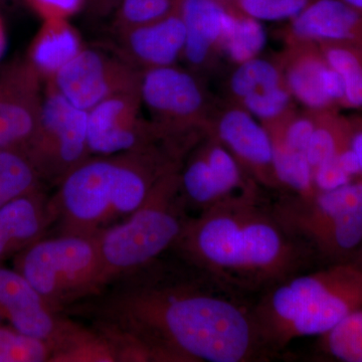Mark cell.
Masks as SVG:
<instances>
[{
    "label": "cell",
    "instance_id": "3",
    "mask_svg": "<svg viewBox=\"0 0 362 362\" xmlns=\"http://www.w3.org/2000/svg\"><path fill=\"white\" fill-rule=\"evenodd\" d=\"M187 152L163 142L138 151L90 156L49 197L57 233L97 235L131 216Z\"/></svg>",
    "mask_w": 362,
    "mask_h": 362
},
{
    "label": "cell",
    "instance_id": "36",
    "mask_svg": "<svg viewBox=\"0 0 362 362\" xmlns=\"http://www.w3.org/2000/svg\"><path fill=\"white\" fill-rule=\"evenodd\" d=\"M349 261L356 264V265L359 267V268H361L362 270V246L359 247L358 251H357L356 254L354 255V257H352Z\"/></svg>",
    "mask_w": 362,
    "mask_h": 362
},
{
    "label": "cell",
    "instance_id": "1",
    "mask_svg": "<svg viewBox=\"0 0 362 362\" xmlns=\"http://www.w3.org/2000/svg\"><path fill=\"white\" fill-rule=\"evenodd\" d=\"M157 261L65 312L109 324L146 342L163 362L267 361L250 299L199 272Z\"/></svg>",
    "mask_w": 362,
    "mask_h": 362
},
{
    "label": "cell",
    "instance_id": "15",
    "mask_svg": "<svg viewBox=\"0 0 362 362\" xmlns=\"http://www.w3.org/2000/svg\"><path fill=\"white\" fill-rule=\"evenodd\" d=\"M42 77L28 59L0 70V150H25L39 124Z\"/></svg>",
    "mask_w": 362,
    "mask_h": 362
},
{
    "label": "cell",
    "instance_id": "18",
    "mask_svg": "<svg viewBox=\"0 0 362 362\" xmlns=\"http://www.w3.org/2000/svg\"><path fill=\"white\" fill-rule=\"evenodd\" d=\"M181 16L187 28L182 58L195 74L213 70L223 57L233 13L214 0H183Z\"/></svg>",
    "mask_w": 362,
    "mask_h": 362
},
{
    "label": "cell",
    "instance_id": "12",
    "mask_svg": "<svg viewBox=\"0 0 362 362\" xmlns=\"http://www.w3.org/2000/svg\"><path fill=\"white\" fill-rule=\"evenodd\" d=\"M142 107L138 88L114 95L88 112L90 156L138 151L168 142L151 121L142 116Z\"/></svg>",
    "mask_w": 362,
    "mask_h": 362
},
{
    "label": "cell",
    "instance_id": "8",
    "mask_svg": "<svg viewBox=\"0 0 362 362\" xmlns=\"http://www.w3.org/2000/svg\"><path fill=\"white\" fill-rule=\"evenodd\" d=\"M142 106L164 140L190 149L209 134L218 102L199 75L176 65L142 71Z\"/></svg>",
    "mask_w": 362,
    "mask_h": 362
},
{
    "label": "cell",
    "instance_id": "5",
    "mask_svg": "<svg viewBox=\"0 0 362 362\" xmlns=\"http://www.w3.org/2000/svg\"><path fill=\"white\" fill-rule=\"evenodd\" d=\"M178 171L180 168L163 176L146 201L126 220L98 233L96 295L120 279L156 263L175 246L192 216L181 197Z\"/></svg>",
    "mask_w": 362,
    "mask_h": 362
},
{
    "label": "cell",
    "instance_id": "6",
    "mask_svg": "<svg viewBox=\"0 0 362 362\" xmlns=\"http://www.w3.org/2000/svg\"><path fill=\"white\" fill-rule=\"evenodd\" d=\"M274 209L317 259L349 261L362 246V178L310 197L279 194Z\"/></svg>",
    "mask_w": 362,
    "mask_h": 362
},
{
    "label": "cell",
    "instance_id": "27",
    "mask_svg": "<svg viewBox=\"0 0 362 362\" xmlns=\"http://www.w3.org/2000/svg\"><path fill=\"white\" fill-rule=\"evenodd\" d=\"M266 45V32L261 21L239 13L233 21L223 45V57L233 65L259 56Z\"/></svg>",
    "mask_w": 362,
    "mask_h": 362
},
{
    "label": "cell",
    "instance_id": "33",
    "mask_svg": "<svg viewBox=\"0 0 362 362\" xmlns=\"http://www.w3.org/2000/svg\"><path fill=\"white\" fill-rule=\"evenodd\" d=\"M352 149L356 153L359 171H361L358 177L362 178V118L361 117H356V133L352 141Z\"/></svg>",
    "mask_w": 362,
    "mask_h": 362
},
{
    "label": "cell",
    "instance_id": "38",
    "mask_svg": "<svg viewBox=\"0 0 362 362\" xmlns=\"http://www.w3.org/2000/svg\"><path fill=\"white\" fill-rule=\"evenodd\" d=\"M86 1L89 2L90 8H92V7L94 6L95 2H96V0H86Z\"/></svg>",
    "mask_w": 362,
    "mask_h": 362
},
{
    "label": "cell",
    "instance_id": "22",
    "mask_svg": "<svg viewBox=\"0 0 362 362\" xmlns=\"http://www.w3.org/2000/svg\"><path fill=\"white\" fill-rule=\"evenodd\" d=\"M315 127L307 145L306 156L312 173L328 164L340 163L350 173L347 154L352 150L356 117L343 115L339 109L314 111Z\"/></svg>",
    "mask_w": 362,
    "mask_h": 362
},
{
    "label": "cell",
    "instance_id": "13",
    "mask_svg": "<svg viewBox=\"0 0 362 362\" xmlns=\"http://www.w3.org/2000/svg\"><path fill=\"white\" fill-rule=\"evenodd\" d=\"M209 134L226 147L245 173L265 190L285 194L274 165L268 131L252 114L230 102L216 103Z\"/></svg>",
    "mask_w": 362,
    "mask_h": 362
},
{
    "label": "cell",
    "instance_id": "9",
    "mask_svg": "<svg viewBox=\"0 0 362 362\" xmlns=\"http://www.w3.org/2000/svg\"><path fill=\"white\" fill-rule=\"evenodd\" d=\"M37 130L23 152L40 180L58 185L66 175L89 158L88 112L71 104L47 81Z\"/></svg>",
    "mask_w": 362,
    "mask_h": 362
},
{
    "label": "cell",
    "instance_id": "32",
    "mask_svg": "<svg viewBox=\"0 0 362 362\" xmlns=\"http://www.w3.org/2000/svg\"><path fill=\"white\" fill-rule=\"evenodd\" d=\"M45 20L66 18L82 8L86 0H30Z\"/></svg>",
    "mask_w": 362,
    "mask_h": 362
},
{
    "label": "cell",
    "instance_id": "31",
    "mask_svg": "<svg viewBox=\"0 0 362 362\" xmlns=\"http://www.w3.org/2000/svg\"><path fill=\"white\" fill-rule=\"evenodd\" d=\"M315 0H237L235 13L259 21H292Z\"/></svg>",
    "mask_w": 362,
    "mask_h": 362
},
{
    "label": "cell",
    "instance_id": "34",
    "mask_svg": "<svg viewBox=\"0 0 362 362\" xmlns=\"http://www.w3.org/2000/svg\"><path fill=\"white\" fill-rule=\"evenodd\" d=\"M122 1L123 0H96L92 9L97 13H109L114 9L117 11Z\"/></svg>",
    "mask_w": 362,
    "mask_h": 362
},
{
    "label": "cell",
    "instance_id": "23",
    "mask_svg": "<svg viewBox=\"0 0 362 362\" xmlns=\"http://www.w3.org/2000/svg\"><path fill=\"white\" fill-rule=\"evenodd\" d=\"M82 49L77 32L66 18H49L33 40L26 59L42 78L49 80Z\"/></svg>",
    "mask_w": 362,
    "mask_h": 362
},
{
    "label": "cell",
    "instance_id": "14",
    "mask_svg": "<svg viewBox=\"0 0 362 362\" xmlns=\"http://www.w3.org/2000/svg\"><path fill=\"white\" fill-rule=\"evenodd\" d=\"M285 42L276 59L295 101L312 111L342 110L341 78L326 61L319 45L298 39H285Z\"/></svg>",
    "mask_w": 362,
    "mask_h": 362
},
{
    "label": "cell",
    "instance_id": "4",
    "mask_svg": "<svg viewBox=\"0 0 362 362\" xmlns=\"http://www.w3.org/2000/svg\"><path fill=\"white\" fill-rule=\"evenodd\" d=\"M252 305L274 357L293 340L322 337L362 308V270L346 261L303 272L262 293Z\"/></svg>",
    "mask_w": 362,
    "mask_h": 362
},
{
    "label": "cell",
    "instance_id": "26",
    "mask_svg": "<svg viewBox=\"0 0 362 362\" xmlns=\"http://www.w3.org/2000/svg\"><path fill=\"white\" fill-rule=\"evenodd\" d=\"M42 185L39 173L23 150H0V207Z\"/></svg>",
    "mask_w": 362,
    "mask_h": 362
},
{
    "label": "cell",
    "instance_id": "2",
    "mask_svg": "<svg viewBox=\"0 0 362 362\" xmlns=\"http://www.w3.org/2000/svg\"><path fill=\"white\" fill-rule=\"evenodd\" d=\"M171 250L189 268L247 299L317 261L258 185L192 216Z\"/></svg>",
    "mask_w": 362,
    "mask_h": 362
},
{
    "label": "cell",
    "instance_id": "7",
    "mask_svg": "<svg viewBox=\"0 0 362 362\" xmlns=\"http://www.w3.org/2000/svg\"><path fill=\"white\" fill-rule=\"evenodd\" d=\"M20 272L54 310L96 295L100 273L97 235L56 233L37 240L16 255Z\"/></svg>",
    "mask_w": 362,
    "mask_h": 362
},
{
    "label": "cell",
    "instance_id": "17",
    "mask_svg": "<svg viewBox=\"0 0 362 362\" xmlns=\"http://www.w3.org/2000/svg\"><path fill=\"white\" fill-rule=\"evenodd\" d=\"M0 317L9 325L52 346L71 319L54 310L18 270L0 265Z\"/></svg>",
    "mask_w": 362,
    "mask_h": 362
},
{
    "label": "cell",
    "instance_id": "21",
    "mask_svg": "<svg viewBox=\"0 0 362 362\" xmlns=\"http://www.w3.org/2000/svg\"><path fill=\"white\" fill-rule=\"evenodd\" d=\"M52 228L49 197L42 187L0 207V262L45 237Z\"/></svg>",
    "mask_w": 362,
    "mask_h": 362
},
{
    "label": "cell",
    "instance_id": "30",
    "mask_svg": "<svg viewBox=\"0 0 362 362\" xmlns=\"http://www.w3.org/2000/svg\"><path fill=\"white\" fill-rule=\"evenodd\" d=\"M51 357L49 342L0 324V362H49Z\"/></svg>",
    "mask_w": 362,
    "mask_h": 362
},
{
    "label": "cell",
    "instance_id": "29",
    "mask_svg": "<svg viewBox=\"0 0 362 362\" xmlns=\"http://www.w3.org/2000/svg\"><path fill=\"white\" fill-rule=\"evenodd\" d=\"M183 0H123L117 8V33L180 13Z\"/></svg>",
    "mask_w": 362,
    "mask_h": 362
},
{
    "label": "cell",
    "instance_id": "35",
    "mask_svg": "<svg viewBox=\"0 0 362 362\" xmlns=\"http://www.w3.org/2000/svg\"><path fill=\"white\" fill-rule=\"evenodd\" d=\"M4 49H6V33H4L2 21L0 20V58L4 54Z\"/></svg>",
    "mask_w": 362,
    "mask_h": 362
},
{
    "label": "cell",
    "instance_id": "25",
    "mask_svg": "<svg viewBox=\"0 0 362 362\" xmlns=\"http://www.w3.org/2000/svg\"><path fill=\"white\" fill-rule=\"evenodd\" d=\"M326 61L343 85L342 109L362 111V47L337 42H318Z\"/></svg>",
    "mask_w": 362,
    "mask_h": 362
},
{
    "label": "cell",
    "instance_id": "28",
    "mask_svg": "<svg viewBox=\"0 0 362 362\" xmlns=\"http://www.w3.org/2000/svg\"><path fill=\"white\" fill-rule=\"evenodd\" d=\"M321 340L324 351L337 361L362 362V308L345 317Z\"/></svg>",
    "mask_w": 362,
    "mask_h": 362
},
{
    "label": "cell",
    "instance_id": "37",
    "mask_svg": "<svg viewBox=\"0 0 362 362\" xmlns=\"http://www.w3.org/2000/svg\"><path fill=\"white\" fill-rule=\"evenodd\" d=\"M342 1L354 7L357 11H361L362 13V0H342Z\"/></svg>",
    "mask_w": 362,
    "mask_h": 362
},
{
    "label": "cell",
    "instance_id": "24",
    "mask_svg": "<svg viewBox=\"0 0 362 362\" xmlns=\"http://www.w3.org/2000/svg\"><path fill=\"white\" fill-rule=\"evenodd\" d=\"M49 362H117L113 344L98 329L71 320L52 347Z\"/></svg>",
    "mask_w": 362,
    "mask_h": 362
},
{
    "label": "cell",
    "instance_id": "11",
    "mask_svg": "<svg viewBox=\"0 0 362 362\" xmlns=\"http://www.w3.org/2000/svg\"><path fill=\"white\" fill-rule=\"evenodd\" d=\"M141 74L119 54L83 49L47 81L74 106L89 112L114 95L140 88Z\"/></svg>",
    "mask_w": 362,
    "mask_h": 362
},
{
    "label": "cell",
    "instance_id": "19",
    "mask_svg": "<svg viewBox=\"0 0 362 362\" xmlns=\"http://www.w3.org/2000/svg\"><path fill=\"white\" fill-rule=\"evenodd\" d=\"M118 54L139 71L176 65L182 58L187 28L180 13L118 33Z\"/></svg>",
    "mask_w": 362,
    "mask_h": 362
},
{
    "label": "cell",
    "instance_id": "16",
    "mask_svg": "<svg viewBox=\"0 0 362 362\" xmlns=\"http://www.w3.org/2000/svg\"><path fill=\"white\" fill-rule=\"evenodd\" d=\"M226 101L242 107L262 124L296 109L277 59L257 57L235 65L226 82Z\"/></svg>",
    "mask_w": 362,
    "mask_h": 362
},
{
    "label": "cell",
    "instance_id": "20",
    "mask_svg": "<svg viewBox=\"0 0 362 362\" xmlns=\"http://www.w3.org/2000/svg\"><path fill=\"white\" fill-rule=\"evenodd\" d=\"M283 37L362 47V13L342 0H315L289 21Z\"/></svg>",
    "mask_w": 362,
    "mask_h": 362
},
{
    "label": "cell",
    "instance_id": "10",
    "mask_svg": "<svg viewBox=\"0 0 362 362\" xmlns=\"http://www.w3.org/2000/svg\"><path fill=\"white\" fill-rule=\"evenodd\" d=\"M178 176L181 197L189 213L201 214L258 185L233 154L209 134L187 152Z\"/></svg>",
    "mask_w": 362,
    "mask_h": 362
}]
</instances>
